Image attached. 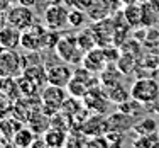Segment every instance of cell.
Segmentation results:
<instances>
[{"mask_svg":"<svg viewBox=\"0 0 159 148\" xmlns=\"http://www.w3.org/2000/svg\"><path fill=\"white\" fill-rule=\"evenodd\" d=\"M120 51L129 53V55H134V56H137V58L141 60V44L135 41V37L130 39V41H125V43H124V48L120 49Z\"/></svg>","mask_w":159,"mask_h":148,"instance_id":"83f0119b","label":"cell"},{"mask_svg":"<svg viewBox=\"0 0 159 148\" xmlns=\"http://www.w3.org/2000/svg\"><path fill=\"white\" fill-rule=\"evenodd\" d=\"M10 7H12V5H10L9 0H0V10H2V12H7Z\"/></svg>","mask_w":159,"mask_h":148,"instance_id":"1f68e13d","label":"cell"},{"mask_svg":"<svg viewBox=\"0 0 159 148\" xmlns=\"http://www.w3.org/2000/svg\"><path fill=\"white\" fill-rule=\"evenodd\" d=\"M157 138H159L157 133L149 135V136H137V138L132 141V146H134V148H151V146H152V143L156 141Z\"/></svg>","mask_w":159,"mask_h":148,"instance_id":"4316f807","label":"cell"},{"mask_svg":"<svg viewBox=\"0 0 159 148\" xmlns=\"http://www.w3.org/2000/svg\"><path fill=\"white\" fill-rule=\"evenodd\" d=\"M68 92L71 94V97L85 99V96L90 92V87L85 82L78 80V78H71V82L68 83Z\"/></svg>","mask_w":159,"mask_h":148,"instance_id":"7402d4cb","label":"cell"},{"mask_svg":"<svg viewBox=\"0 0 159 148\" xmlns=\"http://www.w3.org/2000/svg\"><path fill=\"white\" fill-rule=\"evenodd\" d=\"M22 72H24V56H20L17 51L5 49L0 55V77L14 78Z\"/></svg>","mask_w":159,"mask_h":148,"instance_id":"277c9868","label":"cell"},{"mask_svg":"<svg viewBox=\"0 0 159 148\" xmlns=\"http://www.w3.org/2000/svg\"><path fill=\"white\" fill-rule=\"evenodd\" d=\"M120 77H122V73H120V70L117 68V65L115 67H108L107 65V68H105V70L100 73V82L108 89V87L119 83L120 82Z\"/></svg>","mask_w":159,"mask_h":148,"instance_id":"d6986e66","label":"cell"},{"mask_svg":"<svg viewBox=\"0 0 159 148\" xmlns=\"http://www.w3.org/2000/svg\"><path fill=\"white\" fill-rule=\"evenodd\" d=\"M124 17H125V22L130 27L142 26L141 5H137V3H134V5H125V9H124Z\"/></svg>","mask_w":159,"mask_h":148,"instance_id":"ac0fdd59","label":"cell"},{"mask_svg":"<svg viewBox=\"0 0 159 148\" xmlns=\"http://www.w3.org/2000/svg\"><path fill=\"white\" fill-rule=\"evenodd\" d=\"M51 5H58V3H61V0H48Z\"/></svg>","mask_w":159,"mask_h":148,"instance_id":"e575fe53","label":"cell"},{"mask_svg":"<svg viewBox=\"0 0 159 148\" xmlns=\"http://www.w3.org/2000/svg\"><path fill=\"white\" fill-rule=\"evenodd\" d=\"M64 101H66V92L64 87L49 85L43 90V112L46 116H54L58 111H61Z\"/></svg>","mask_w":159,"mask_h":148,"instance_id":"3957f363","label":"cell"},{"mask_svg":"<svg viewBox=\"0 0 159 148\" xmlns=\"http://www.w3.org/2000/svg\"><path fill=\"white\" fill-rule=\"evenodd\" d=\"M66 141V133L59 128H51L44 133V143L49 148H61Z\"/></svg>","mask_w":159,"mask_h":148,"instance_id":"2e32d148","label":"cell"},{"mask_svg":"<svg viewBox=\"0 0 159 148\" xmlns=\"http://www.w3.org/2000/svg\"><path fill=\"white\" fill-rule=\"evenodd\" d=\"M141 12H142V26H146V27H152V26L157 24L159 14L152 9V5H151L149 2H146V3L141 5Z\"/></svg>","mask_w":159,"mask_h":148,"instance_id":"44dd1931","label":"cell"},{"mask_svg":"<svg viewBox=\"0 0 159 148\" xmlns=\"http://www.w3.org/2000/svg\"><path fill=\"white\" fill-rule=\"evenodd\" d=\"M142 106L139 101H135V99H129V101H125L124 104H120L119 106V111L120 112H124V114H127V116H130V117H135V116H139V112L142 111Z\"/></svg>","mask_w":159,"mask_h":148,"instance_id":"cb8c5ba5","label":"cell"},{"mask_svg":"<svg viewBox=\"0 0 159 148\" xmlns=\"http://www.w3.org/2000/svg\"><path fill=\"white\" fill-rule=\"evenodd\" d=\"M36 2H37V0H20L19 3H20V5H25V7H31V9H32V7L36 5Z\"/></svg>","mask_w":159,"mask_h":148,"instance_id":"d6a6232c","label":"cell"},{"mask_svg":"<svg viewBox=\"0 0 159 148\" xmlns=\"http://www.w3.org/2000/svg\"><path fill=\"white\" fill-rule=\"evenodd\" d=\"M3 51H5V48H3V46H2V43H0V55H2Z\"/></svg>","mask_w":159,"mask_h":148,"instance_id":"8d00e7d4","label":"cell"},{"mask_svg":"<svg viewBox=\"0 0 159 148\" xmlns=\"http://www.w3.org/2000/svg\"><path fill=\"white\" fill-rule=\"evenodd\" d=\"M76 41H78V46L81 48L85 53L92 51V49L98 44L95 34H93V31H90V29H86V31L76 34Z\"/></svg>","mask_w":159,"mask_h":148,"instance_id":"ffe728a7","label":"cell"},{"mask_svg":"<svg viewBox=\"0 0 159 148\" xmlns=\"http://www.w3.org/2000/svg\"><path fill=\"white\" fill-rule=\"evenodd\" d=\"M156 133H157V136H159V128H157V131H156Z\"/></svg>","mask_w":159,"mask_h":148,"instance_id":"74e56055","label":"cell"},{"mask_svg":"<svg viewBox=\"0 0 159 148\" xmlns=\"http://www.w3.org/2000/svg\"><path fill=\"white\" fill-rule=\"evenodd\" d=\"M108 62H107V56H105L103 48L97 49L93 48L92 51L85 53V58H83V67L86 70H90L92 73H102V72L107 68Z\"/></svg>","mask_w":159,"mask_h":148,"instance_id":"30bf717a","label":"cell"},{"mask_svg":"<svg viewBox=\"0 0 159 148\" xmlns=\"http://www.w3.org/2000/svg\"><path fill=\"white\" fill-rule=\"evenodd\" d=\"M85 148H112L107 136H90L85 141Z\"/></svg>","mask_w":159,"mask_h":148,"instance_id":"484cf974","label":"cell"},{"mask_svg":"<svg viewBox=\"0 0 159 148\" xmlns=\"http://www.w3.org/2000/svg\"><path fill=\"white\" fill-rule=\"evenodd\" d=\"M9 2H10V5H17V3L20 2V0H9Z\"/></svg>","mask_w":159,"mask_h":148,"instance_id":"d590c367","label":"cell"},{"mask_svg":"<svg viewBox=\"0 0 159 148\" xmlns=\"http://www.w3.org/2000/svg\"><path fill=\"white\" fill-rule=\"evenodd\" d=\"M48 70V83L56 87H68V83L73 78L71 68L68 67L66 62H58V63H49L46 67Z\"/></svg>","mask_w":159,"mask_h":148,"instance_id":"52a82bcc","label":"cell"},{"mask_svg":"<svg viewBox=\"0 0 159 148\" xmlns=\"http://www.w3.org/2000/svg\"><path fill=\"white\" fill-rule=\"evenodd\" d=\"M56 55L61 62H66V63H73L76 65L80 63L83 58H85V51L78 46V41H76V36L75 37H70V36H63L61 39L58 41L56 44Z\"/></svg>","mask_w":159,"mask_h":148,"instance_id":"7a4b0ae2","label":"cell"},{"mask_svg":"<svg viewBox=\"0 0 159 148\" xmlns=\"http://www.w3.org/2000/svg\"><path fill=\"white\" fill-rule=\"evenodd\" d=\"M85 21H86V16H85V12H83L81 9H73V10H70V16H68V24L71 26V27H75V29H78V27H81L83 24H85Z\"/></svg>","mask_w":159,"mask_h":148,"instance_id":"d4e9b609","label":"cell"},{"mask_svg":"<svg viewBox=\"0 0 159 148\" xmlns=\"http://www.w3.org/2000/svg\"><path fill=\"white\" fill-rule=\"evenodd\" d=\"M115 65H117V68L120 70L122 75H130V73H135V70H137L139 58L134 56V55H129V53H122Z\"/></svg>","mask_w":159,"mask_h":148,"instance_id":"4fadbf2b","label":"cell"},{"mask_svg":"<svg viewBox=\"0 0 159 148\" xmlns=\"http://www.w3.org/2000/svg\"><path fill=\"white\" fill-rule=\"evenodd\" d=\"M134 37H135V39H141V41H146V37H147V31H146V29H141V31H135Z\"/></svg>","mask_w":159,"mask_h":148,"instance_id":"f546056e","label":"cell"},{"mask_svg":"<svg viewBox=\"0 0 159 148\" xmlns=\"http://www.w3.org/2000/svg\"><path fill=\"white\" fill-rule=\"evenodd\" d=\"M46 31L44 26L41 24H34L29 29L22 31V43L20 46L27 51H41L44 49V36H46Z\"/></svg>","mask_w":159,"mask_h":148,"instance_id":"8992f818","label":"cell"},{"mask_svg":"<svg viewBox=\"0 0 159 148\" xmlns=\"http://www.w3.org/2000/svg\"><path fill=\"white\" fill-rule=\"evenodd\" d=\"M68 16H70V10H66L61 3L49 5L46 9V12H44L43 24L46 26V29L58 31V29H63L68 24Z\"/></svg>","mask_w":159,"mask_h":148,"instance_id":"ba28073f","label":"cell"},{"mask_svg":"<svg viewBox=\"0 0 159 148\" xmlns=\"http://www.w3.org/2000/svg\"><path fill=\"white\" fill-rule=\"evenodd\" d=\"M7 24H9V22H7V12H2V10H0V31H2Z\"/></svg>","mask_w":159,"mask_h":148,"instance_id":"4dcf8cb0","label":"cell"},{"mask_svg":"<svg viewBox=\"0 0 159 148\" xmlns=\"http://www.w3.org/2000/svg\"><path fill=\"white\" fill-rule=\"evenodd\" d=\"M147 2H149L151 5H152V9L159 14V0H147Z\"/></svg>","mask_w":159,"mask_h":148,"instance_id":"836d02e7","label":"cell"},{"mask_svg":"<svg viewBox=\"0 0 159 148\" xmlns=\"http://www.w3.org/2000/svg\"><path fill=\"white\" fill-rule=\"evenodd\" d=\"M0 43H2V46L5 49L17 51V48L22 43V31H19L17 27H12V26L7 24L0 31Z\"/></svg>","mask_w":159,"mask_h":148,"instance_id":"8fae6325","label":"cell"},{"mask_svg":"<svg viewBox=\"0 0 159 148\" xmlns=\"http://www.w3.org/2000/svg\"><path fill=\"white\" fill-rule=\"evenodd\" d=\"M61 148H63V146H61Z\"/></svg>","mask_w":159,"mask_h":148,"instance_id":"f35d334b","label":"cell"},{"mask_svg":"<svg viewBox=\"0 0 159 148\" xmlns=\"http://www.w3.org/2000/svg\"><path fill=\"white\" fill-rule=\"evenodd\" d=\"M81 131L83 135L90 136H105L110 131V124H108V117H103L102 114L90 116L81 123Z\"/></svg>","mask_w":159,"mask_h":148,"instance_id":"9c48e42d","label":"cell"},{"mask_svg":"<svg viewBox=\"0 0 159 148\" xmlns=\"http://www.w3.org/2000/svg\"><path fill=\"white\" fill-rule=\"evenodd\" d=\"M130 96L144 106L154 104L159 99V83L152 77L137 78L130 87Z\"/></svg>","mask_w":159,"mask_h":148,"instance_id":"6da1fadb","label":"cell"},{"mask_svg":"<svg viewBox=\"0 0 159 148\" xmlns=\"http://www.w3.org/2000/svg\"><path fill=\"white\" fill-rule=\"evenodd\" d=\"M107 97H108V101L113 102V104H117V106H120V104H124L125 101H129L132 96H130V90H127L125 87L122 85V83H115V85H112V87H108V92H107Z\"/></svg>","mask_w":159,"mask_h":148,"instance_id":"9a60e30c","label":"cell"},{"mask_svg":"<svg viewBox=\"0 0 159 148\" xmlns=\"http://www.w3.org/2000/svg\"><path fill=\"white\" fill-rule=\"evenodd\" d=\"M132 130L137 133L139 136H149L157 131V123L154 117H144V119H141L139 123H135L132 126Z\"/></svg>","mask_w":159,"mask_h":148,"instance_id":"e0dca14e","label":"cell"},{"mask_svg":"<svg viewBox=\"0 0 159 148\" xmlns=\"http://www.w3.org/2000/svg\"><path fill=\"white\" fill-rule=\"evenodd\" d=\"M108 124H110V131H122V133L129 130L130 126H134L132 124V117L120 111L108 116Z\"/></svg>","mask_w":159,"mask_h":148,"instance_id":"5bb4252c","label":"cell"},{"mask_svg":"<svg viewBox=\"0 0 159 148\" xmlns=\"http://www.w3.org/2000/svg\"><path fill=\"white\" fill-rule=\"evenodd\" d=\"M107 140L110 141V146L112 148H122V140H124V133L122 131H108L107 135Z\"/></svg>","mask_w":159,"mask_h":148,"instance_id":"f1b7e54d","label":"cell"},{"mask_svg":"<svg viewBox=\"0 0 159 148\" xmlns=\"http://www.w3.org/2000/svg\"><path fill=\"white\" fill-rule=\"evenodd\" d=\"M32 140H34V135H32V130H25V128H20L19 131H16L14 135V143L20 148H27L32 145Z\"/></svg>","mask_w":159,"mask_h":148,"instance_id":"603a6c76","label":"cell"},{"mask_svg":"<svg viewBox=\"0 0 159 148\" xmlns=\"http://www.w3.org/2000/svg\"><path fill=\"white\" fill-rule=\"evenodd\" d=\"M7 22L12 27H17L19 31H25L34 24V12L31 7L17 3L7 10Z\"/></svg>","mask_w":159,"mask_h":148,"instance_id":"5b68a950","label":"cell"},{"mask_svg":"<svg viewBox=\"0 0 159 148\" xmlns=\"http://www.w3.org/2000/svg\"><path fill=\"white\" fill-rule=\"evenodd\" d=\"M22 77H25L34 85L43 87L44 83H48V70L43 65H31L22 72Z\"/></svg>","mask_w":159,"mask_h":148,"instance_id":"7c38bea8","label":"cell"}]
</instances>
